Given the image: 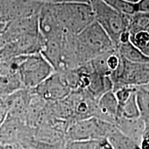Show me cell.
Segmentation results:
<instances>
[{"instance_id":"obj_5","label":"cell","mask_w":149,"mask_h":149,"mask_svg":"<svg viewBox=\"0 0 149 149\" xmlns=\"http://www.w3.org/2000/svg\"><path fill=\"white\" fill-rule=\"evenodd\" d=\"M91 4L94 11L95 22L103 28L117 48L120 44L121 35L128 31L131 15L120 14L103 0H93Z\"/></svg>"},{"instance_id":"obj_13","label":"cell","mask_w":149,"mask_h":149,"mask_svg":"<svg viewBox=\"0 0 149 149\" xmlns=\"http://www.w3.org/2000/svg\"><path fill=\"white\" fill-rule=\"evenodd\" d=\"M115 126L124 135L140 144L146 127V121L142 117L133 120L119 117L115 122Z\"/></svg>"},{"instance_id":"obj_9","label":"cell","mask_w":149,"mask_h":149,"mask_svg":"<svg viewBox=\"0 0 149 149\" xmlns=\"http://www.w3.org/2000/svg\"><path fill=\"white\" fill-rule=\"evenodd\" d=\"M33 90L47 102L60 101L67 97L72 91L67 84L62 72L55 71Z\"/></svg>"},{"instance_id":"obj_1","label":"cell","mask_w":149,"mask_h":149,"mask_svg":"<svg viewBox=\"0 0 149 149\" xmlns=\"http://www.w3.org/2000/svg\"><path fill=\"white\" fill-rule=\"evenodd\" d=\"M10 68L13 73L18 74L24 88L28 89L35 88L55 71L41 53L13 57Z\"/></svg>"},{"instance_id":"obj_10","label":"cell","mask_w":149,"mask_h":149,"mask_svg":"<svg viewBox=\"0 0 149 149\" xmlns=\"http://www.w3.org/2000/svg\"><path fill=\"white\" fill-rule=\"evenodd\" d=\"M73 112L72 122L95 117L97 100L84 90L72 91L68 96Z\"/></svg>"},{"instance_id":"obj_21","label":"cell","mask_w":149,"mask_h":149,"mask_svg":"<svg viewBox=\"0 0 149 149\" xmlns=\"http://www.w3.org/2000/svg\"><path fill=\"white\" fill-rule=\"evenodd\" d=\"M130 41L144 55L149 57V31H140L131 35Z\"/></svg>"},{"instance_id":"obj_6","label":"cell","mask_w":149,"mask_h":149,"mask_svg":"<svg viewBox=\"0 0 149 149\" xmlns=\"http://www.w3.org/2000/svg\"><path fill=\"white\" fill-rule=\"evenodd\" d=\"M115 124L91 117L70 123L66 133L67 141H85L107 139Z\"/></svg>"},{"instance_id":"obj_25","label":"cell","mask_w":149,"mask_h":149,"mask_svg":"<svg viewBox=\"0 0 149 149\" xmlns=\"http://www.w3.org/2000/svg\"><path fill=\"white\" fill-rule=\"evenodd\" d=\"M91 149H114L107 139L91 141Z\"/></svg>"},{"instance_id":"obj_18","label":"cell","mask_w":149,"mask_h":149,"mask_svg":"<svg viewBox=\"0 0 149 149\" xmlns=\"http://www.w3.org/2000/svg\"><path fill=\"white\" fill-rule=\"evenodd\" d=\"M119 117L131 120L141 117L140 111L137 100V91L130 95L125 103L119 107L118 118Z\"/></svg>"},{"instance_id":"obj_23","label":"cell","mask_w":149,"mask_h":149,"mask_svg":"<svg viewBox=\"0 0 149 149\" xmlns=\"http://www.w3.org/2000/svg\"><path fill=\"white\" fill-rule=\"evenodd\" d=\"M137 87L126 86H122L120 88L117 89V90L113 91L117 100V102L119 103V107L125 103L130 95L137 91Z\"/></svg>"},{"instance_id":"obj_14","label":"cell","mask_w":149,"mask_h":149,"mask_svg":"<svg viewBox=\"0 0 149 149\" xmlns=\"http://www.w3.org/2000/svg\"><path fill=\"white\" fill-rule=\"evenodd\" d=\"M84 91L98 101L106 93L113 91V83L111 76L103 75L93 71L91 74L88 86Z\"/></svg>"},{"instance_id":"obj_33","label":"cell","mask_w":149,"mask_h":149,"mask_svg":"<svg viewBox=\"0 0 149 149\" xmlns=\"http://www.w3.org/2000/svg\"><path fill=\"white\" fill-rule=\"evenodd\" d=\"M147 121H149V120H147Z\"/></svg>"},{"instance_id":"obj_31","label":"cell","mask_w":149,"mask_h":149,"mask_svg":"<svg viewBox=\"0 0 149 149\" xmlns=\"http://www.w3.org/2000/svg\"><path fill=\"white\" fill-rule=\"evenodd\" d=\"M126 1H130V2H132L133 3H137L139 1V0H126Z\"/></svg>"},{"instance_id":"obj_16","label":"cell","mask_w":149,"mask_h":149,"mask_svg":"<svg viewBox=\"0 0 149 149\" xmlns=\"http://www.w3.org/2000/svg\"><path fill=\"white\" fill-rule=\"evenodd\" d=\"M24 88L18 74H0V97H6Z\"/></svg>"},{"instance_id":"obj_27","label":"cell","mask_w":149,"mask_h":149,"mask_svg":"<svg viewBox=\"0 0 149 149\" xmlns=\"http://www.w3.org/2000/svg\"><path fill=\"white\" fill-rule=\"evenodd\" d=\"M8 114V110L4 98L0 97V126L2 125Z\"/></svg>"},{"instance_id":"obj_4","label":"cell","mask_w":149,"mask_h":149,"mask_svg":"<svg viewBox=\"0 0 149 149\" xmlns=\"http://www.w3.org/2000/svg\"><path fill=\"white\" fill-rule=\"evenodd\" d=\"M70 124L53 118L46 125L34 128L26 149H64L66 133Z\"/></svg>"},{"instance_id":"obj_17","label":"cell","mask_w":149,"mask_h":149,"mask_svg":"<svg viewBox=\"0 0 149 149\" xmlns=\"http://www.w3.org/2000/svg\"><path fill=\"white\" fill-rule=\"evenodd\" d=\"M107 139L114 149H141L139 144L124 135L117 126Z\"/></svg>"},{"instance_id":"obj_29","label":"cell","mask_w":149,"mask_h":149,"mask_svg":"<svg viewBox=\"0 0 149 149\" xmlns=\"http://www.w3.org/2000/svg\"><path fill=\"white\" fill-rule=\"evenodd\" d=\"M5 149H26L22 145L17 144H12V145H7L4 146Z\"/></svg>"},{"instance_id":"obj_8","label":"cell","mask_w":149,"mask_h":149,"mask_svg":"<svg viewBox=\"0 0 149 149\" xmlns=\"http://www.w3.org/2000/svg\"><path fill=\"white\" fill-rule=\"evenodd\" d=\"M34 128L25 121L8 115L0 126V144L3 146L19 144L24 146L32 135Z\"/></svg>"},{"instance_id":"obj_26","label":"cell","mask_w":149,"mask_h":149,"mask_svg":"<svg viewBox=\"0 0 149 149\" xmlns=\"http://www.w3.org/2000/svg\"><path fill=\"white\" fill-rule=\"evenodd\" d=\"M146 121V127L139 144L141 149H149V121Z\"/></svg>"},{"instance_id":"obj_22","label":"cell","mask_w":149,"mask_h":149,"mask_svg":"<svg viewBox=\"0 0 149 149\" xmlns=\"http://www.w3.org/2000/svg\"><path fill=\"white\" fill-rule=\"evenodd\" d=\"M137 100L141 113V117L149 120V92L142 87H137Z\"/></svg>"},{"instance_id":"obj_2","label":"cell","mask_w":149,"mask_h":149,"mask_svg":"<svg viewBox=\"0 0 149 149\" xmlns=\"http://www.w3.org/2000/svg\"><path fill=\"white\" fill-rule=\"evenodd\" d=\"M77 45L81 66L116 48L111 37L95 21L77 35Z\"/></svg>"},{"instance_id":"obj_30","label":"cell","mask_w":149,"mask_h":149,"mask_svg":"<svg viewBox=\"0 0 149 149\" xmlns=\"http://www.w3.org/2000/svg\"><path fill=\"white\" fill-rule=\"evenodd\" d=\"M140 87H142L143 88H144L145 90H146L147 91H148V92H149V83L147 84L146 85L143 86H140Z\"/></svg>"},{"instance_id":"obj_19","label":"cell","mask_w":149,"mask_h":149,"mask_svg":"<svg viewBox=\"0 0 149 149\" xmlns=\"http://www.w3.org/2000/svg\"><path fill=\"white\" fill-rule=\"evenodd\" d=\"M146 31H149V12H137L130 17L128 31L130 35Z\"/></svg>"},{"instance_id":"obj_28","label":"cell","mask_w":149,"mask_h":149,"mask_svg":"<svg viewBox=\"0 0 149 149\" xmlns=\"http://www.w3.org/2000/svg\"><path fill=\"white\" fill-rule=\"evenodd\" d=\"M137 12H149V0H139L136 3Z\"/></svg>"},{"instance_id":"obj_15","label":"cell","mask_w":149,"mask_h":149,"mask_svg":"<svg viewBox=\"0 0 149 149\" xmlns=\"http://www.w3.org/2000/svg\"><path fill=\"white\" fill-rule=\"evenodd\" d=\"M116 49L120 55L126 61L132 63L149 64V57L144 55L130 41L119 44Z\"/></svg>"},{"instance_id":"obj_7","label":"cell","mask_w":149,"mask_h":149,"mask_svg":"<svg viewBox=\"0 0 149 149\" xmlns=\"http://www.w3.org/2000/svg\"><path fill=\"white\" fill-rule=\"evenodd\" d=\"M111 77L113 91L126 86H143L149 83V64L132 63L122 57L120 66L112 73Z\"/></svg>"},{"instance_id":"obj_24","label":"cell","mask_w":149,"mask_h":149,"mask_svg":"<svg viewBox=\"0 0 149 149\" xmlns=\"http://www.w3.org/2000/svg\"><path fill=\"white\" fill-rule=\"evenodd\" d=\"M91 141H67L64 149H91Z\"/></svg>"},{"instance_id":"obj_3","label":"cell","mask_w":149,"mask_h":149,"mask_svg":"<svg viewBox=\"0 0 149 149\" xmlns=\"http://www.w3.org/2000/svg\"><path fill=\"white\" fill-rule=\"evenodd\" d=\"M54 11L64 33L78 35L95 21L91 3H53Z\"/></svg>"},{"instance_id":"obj_32","label":"cell","mask_w":149,"mask_h":149,"mask_svg":"<svg viewBox=\"0 0 149 149\" xmlns=\"http://www.w3.org/2000/svg\"><path fill=\"white\" fill-rule=\"evenodd\" d=\"M0 149H5L4 146H3V145L0 144Z\"/></svg>"},{"instance_id":"obj_20","label":"cell","mask_w":149,"mask_h":149,"mask_svg":"<svg viewBox=\"0 0 149 149\" xmlns=\"http://www.w3.org/2000/svg\"><path fill=\"white\" fill-rule=\"evenodd\" d=\"M112 8L124 15H133L137 13L136 3L126 0H103Z\"/></svg>"},{"instance_id":"obj_11","label":"cell","mask_w":149,"mask_h":149,"mask_svg":"<svg viewBox=\"0 0 149 149\" xmlns=\"http://www.w3.org/2000/svg\"><path fill=\"white\" fill-rule=\"evenodd\" d=\"M32 93V89L22 88L4 97L8 110V115L26 122Z\"/></svg>"},{"instance_id":"obj_12","label":"cell","mask_w":149,"mask_h":149,"mask_svg":"<svg viewBox=\"0 0 149 149\" xmlns=\"http://www.w3.org/2000/svg\"><path fill=\"white\" fill-rule=\"evenodd\" d=\"M119 103L113 91L103 95L97 102L95 117L105 122L115 124L118 118Z\"/></svg>"}]
</instances>
